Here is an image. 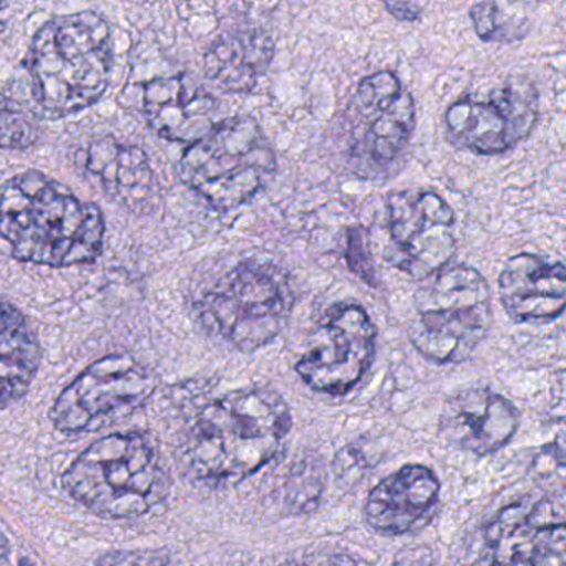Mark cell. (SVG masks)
Returning a JSON list of instances; mask_svg holds the SVG:
<instances>
[{"label": "cell", "mask_w": 566, "mask_h": 566, "mask_svg": "<svg viewBox=\"0 0 566 566\" xmlns=\"http://www.w3.org/2000/svg\"><path fill=\"white\" fill-rule=\"evenodd\" d=\"M291 429L290 406L276 390H233L198 413L185 440V470L203 485H237L280 453Z\"/></svg>", "instance_id": "1"}, {"label": "cell", "mask_w": 566, "mask_h": 566, "mask_svg": "<svg viewBox=\"0 0 566 566\" xmlns=\"http://www.w3.org/2000/svg\"><path fill=\"white\" fill-rule=\"evenodd\" d=\"M0 237L24 263L51 268L94 263L104 250V213L54 178L25 171L0 190Z\"/></svg>", "instance_id": "2"}, {"label": "cell", "mask_w": 566, "mask_h": 566, "mask_svg": "<svg viewBox=\"0 0 566 566\" xmlns=\"http://www.w3.org/2000/svg\"><path fill=\"white\" fill-rule=\"evenodd\" d=\"M114 52L107 21L77 12L45 22L32 41V94L48 117L77 114L101 101L111 84Z\"/></svg>", "instance_id": "3"}, {"label": "cell", "mask_w": 566, "mask_h": 566, "mask_svg": "<svg viewBox=\"0 0 566 566\" xmlns=\"http://www.w3.org/2000/svg\"><path fill=\"white\" fill-rule=\"evenodd\" d=\"M65 492L95 515L132 520L164 502L168 475L147 433H112L92 443L62 476Z\"/></svg>", "instance_id": "4"}, {"label": "cell", "mask_w": 566, "mask_h": 566, "mask_svg": "<svg viewBox=\"0 0 566 566\" xmlns=\"http://www.w3.org/2000/svg\"><path fill=\"white\" fill-rule=\"evenodd\" d=\"M410 344L436 364L470 359L492 326V294L485 277L467 264L443 268L422 281L413 297Z\"/></svg>", "instance_id": "5"}, {"label": "cell", "mask_w": 566, "mask_h": 566, "mask_svg": "<svg viewBox=\"0 0 566 566\" xmlns=\"http://www.w3.org/2000/svg\"><path fill=\"white\" fill-rule=\"evenodd\" d=\"M276 168V154L258 122L233 117L185 150L178 174L211 208L227 213L256 197Z\"/></svg>", "instance_id": "6"}, {"label": "cell", "mask_w": 566, "mask_h": 566, "mask_svg": "<svg viewBox=\"0 0 566 566\" xmlns=\"http://www.w3.org/2000/svg\"><path fill=\"white\" fill-rule=\"evenodd\" d=\"M296 294L290 274L274 263L237 264L198 301L205 329L243 353L273 343L293 313Z\"/></svg>", "instance_id": "7"}, {"label": "cell", "mask_w": 566, "mask_h": 566, "mask_svg": "<svg viewBox=\"0 0 566 566\" xmlns=\"http://www.w3.org/2000/svg\"><path fill=\"white\" fill-rule=\"evenodd\" d=\"M347 164L357 177L379 180L402 160L416 128V102L394 72L364 77L344 112Z\"/></svg>", "instance_id": "8"}, {"label": "cell", "mask_w": 566, "mask_h": 566, "mask_svg": "<svg viewBox=\"0 0 566 566\" xmlns=\"http://www.w3.org/2000/svg\"><path fill=\"white\" fill-rule=\"evenodd\" d=\"M157 389L151 370L128 354H111L91 364L69 384L51 409L55 429L69 436L120 422Z\"/></svg>", "instance_id": "9"}, {"label": "cell", "mask_w": 566, "mask_h": 566, "mask_svg": "<svg viewBox=\"0 0 566 566\" xmlns=\"http://www.w3.org/2000/svg\"><path fill=\"white\" fill-rule=\"evenodd\" d=\"M377 329L357 303L331 306L311 334L296 373L306 386L327 396H344L363 380L376 356Z\"/></svg>", "instance_id": "10"}, {"label": "cell", "mask_w": 566, "mask_h": 566, "mask_svg": "<svg viewBox=\"0 0 566 566\" xmlns=\"http://www.w3.org/2000/svg\"><path fill=\"white\" fill-rule=\"evenodd\" d=\"M455 213L436 191L403 190L387 198L390 247L384 260L412 280H429L457 251Z\"/></svg>", "instance_id": "11"}, {"label": "cell", "mask_w": 566, "mask_h": 566, "mask_svg": "<svg viewBox=\"0 0 566 566\" xmlns=\"http://www.w3.org/2000/svg\"><path fill=\"white\" fill-rule=\"evenodd\" d=\"M480 566H566L565 503L555 496L523 499L485 526Z\"/></svg>", "instance_id": "12"}, {"label": "cell", "mask_w": 566, "mask_h": 566, "mask_svg": "<svg viewBox=\"0 0 566 566\" xmlns=\"http://www.w3.org/2000/svg\"><path fill=\"white\" fill-rule=\"evenodd\" d=\"M538 120V92L528 81H512L489 101L462 98L446 112L447 140L460 150L492 157L528 137Z\"/></svg>", "instance_id": "13"}, {"label": "cell", "mask_w": 566, "mask_h": 566, "mask_svg": "<svg viewBox=\"0 0 566 566\" xmlns=\"http://www.w3.org/2000/svg\"><path fill=\"white\" fill-rule=\"evenodd\" d=\"M439 496L436 472L420 463H409L370 490L364 502V522L382 536L419 532L436 515Z\"/></svg>", "instance_id": "14"}, {"label": "cell", "mask_w": 566, "mask_h": 566, "mask_svg": "<svg viewBox=\"0 0 566 566\" xmlns=\"http://www.w3.org/2000/svg\"><path fill=\"white\" fill-rule=\"evenodd\" d=\"M518 423V410L506 397L490 389H467L447 399L439 430L452 446L485 457L503 449Z\"/></svg>", "instance_id": "15"}, {"label": "cell", "mask_w": 566, "mask_h": 566, "mask_svg": "<svg viewBox=\"0 0 566 566\" xmlns=\"http://www.w3.org/2000/svg\"><path fill=\"white\" fill-rule=\"evenodd\" d=\"M503 310L515 323H549L566 306V270L562 261L532 253L510 258L499 276Z\"/></svg>", "instance_id": "16"}, {"label": "cell", "mask_w": 566, "mask_h": 566, "mask_svg": "<svg viewBox=\"0 0 566 566\" xmlns=\"http://www.w3.org/2000/svg\"><path fill=\"white\" fill-rule=\"evenodd\" d=\"M148 127L165 140L195 144L217 125L218 102L190 75L157 78L145 88Z\"/></svg>", "instance_id": "17"}, {"label": "cell", "mask_w": 566, "mask_h": 566, "mask_svg": "<svg viewBox=\"0 0 566 566\" xmlns=\"http://www.w3.org/2000/svg\"><path fill=\"white\" fill-rule=\"evenodd\" d=\"M87 170L107 197L132 213H150L157 205V178L142 148L102 138L88 148Z\"/></svg>", "instance_id": "18"}, {"label": "cell", "mask_w": 566, "mask_h": 566, "mask_svg": "<svg viewBox=\"0 0 566 566\" xmlns=\"http://www.w3.org/2000/svg\"><path fill=\"white\" fill-rule=\"evenodd\" d=\"M274 59V41L260 29L228 32L208 49L205 74L220 91L250 94Z\"/></svg>", "instance_id": "19"}, {"label": "cell", "mask_w": 566, "mask_h": 566, "mask_svg": "<svg viewBox=\"0 0 566 566\" xmlns=\"http://www.w3.org/2000/svg\"><path fill=\"white\" fill-rule=\"evenodd\" d=\"M42 363V349L28 317L0 301V407L21 400Z\"/></svg>", "instance_id": "20"}, {"label": "cell", "mask_w": 566, "mask_h": 566, "mask_svg": "<svg viewBox=\"0 0 566 566\" xmlns=\"http://www.w3.org/2000/svg\"><path fill=\"white\" fill-rule=\"evenodd\" d=\"M469 15L476 38L483 42L522 41L528 32V19L515 14L512 4L479 2L470 8Z\"/></svg>", "instance_id": "21"}, {"label": "cell", "mask_w": 566, "mask_h": 566, "mask_svg": "<svg viewBox=\"0 0 566 566\" xmlns=\"http://www.w3.org/2000/svg\"><path fill=\"white\" fill-rule=\"evenodd\" d=\"M41 125L24 105L0 94V148L25 150L38 144Z\"/></svg>", "instance_id": "22"}, {"label": "cell", "mask_w": 566, "mask_h": 566, "mask_svg": "<svg viewBox=\"0 0 566 566\" xmlns=\"http://www.w3.org/2000/svg\"><path fill=\"white\" fill-rule=\"evenodd\" d=\"M346 261L349 270L370 287H377V271L373 254L367 247L366 231L360 227L347 230Z\"/></svg>", "instance_id": "23"}, {"label": "cell", "mask_w": 566, "mask_h": 566, "mask_svg": "<svg viewBox=\"0 0 566 566\" xmlns=\"http://www.w3.org/2000/svg\"><path fill=\"white\" fill-rule=\"evenodd\" d=\"M95 566H170V556L160 549L111 552L101 556Z\"/></svg>", "instance_id": "24"}, {"label": "cell", "mask_w": 566, "mask_h": 566, "mask_svg": "<svg viewBox=\"0 0 566 566\" xmlns=\"http://www.w3.org/2000/svg\"><path fill=\"white\" fill-rule=\"evenodd\" d=\"M316 470H307L306 465H303V472L296 470L290 480V499L291 502H300V496L307 495V502L311 506H316L317 500H319L321 492H323V480L317 476Z\"/></svg>", "instance_id": "25"}, {"label": "cell", "mask_w": 566, "mask_h": 566, "mask_svg": "<svg viewBox=\"0 0 566 566\" xmlns=\"http://www.w3.org/2000/svg\"><path fill=\"white\" fill-rule=\"evenodd\" d=\"M392 566H436V559L429 546L413 545L400 549L394 556Z\"/></svg>", "instance_id": "26"}, {"label": "cell", "mask_w": 566, "mask_h": 566, "mask_svg": "<svg viewBox=\"0 0 566 566\" xmlns=\"http://www.w3.org/2000/svg\"><path fill=\"white\" fill-rule=\"evenodd\" d=\"M283 566H359L353 556L346 553H317L296 562L284 563Z\"/></svg>", "instance_id": "27"}, {"label": "cell", "mask_w": 566, "mask_h": 566, "mask_svg": "<svg viewBox=\"0 0 566 566\" xmlns=\"http://www.w3.org/2000/svg\"><path fill=\"white\" fill-rule=\"evenodd\" d=\"M384 8L400 22H416L422 15V9L413 2H384Z\"/></svg>", "instance_id": "28"}, {"label": "cell", "mask_w": 566, "mask_h": 566, "mask_svg": "<svg viewBox=\"0 0 566 566\" xmlns=\"http://www.w3.org/2000/svg\"><path fill=\"white\" fill-rule=\"evenodd\" d=\"M11 553V545H9V539L6 538L4 533L0 532V558H6Z\"/></svg>", "instance_id": "29"}, {"label": "cell", "mask_w": 566, "mask_h": 566, "mask_svg": "<svg viewBox=\"0 0 566 566\" xmlns=\"http://www.w3.org/2000/svg\"><path fill=\"white\" fill-rule=\"evenodd\" d=\"M19 566H34V563H32L31 559L22 558L21 562H19Z\"/></svg>", "instance_id": "30"}, {"label": "cell", "mask_w": 566, "mask_h": 566, "mask_svg": "<svg viewBox=\"0 0 566 566\" xmlns=\"http://www.w3.org/2000/svg\"><path fill=\"white\" fill-rule=\"evenodd\" d=\"M4 8H6L4 4H0V11H4Z\"/></svg>", "instance_id": "31"}]
</instances>
